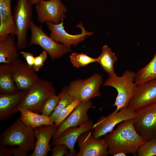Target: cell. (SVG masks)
Masks as SVG:
<instances>
[{"label": "cell", "mask_w": 156, "mask_h": 156, "mask_svg": "<svg viewBox=\"0 0 156 156\" xmlns=\"http://www.w3.org/2000/svg\"><path fill=\"white\" fill-rule=\"evenodd\" d=\"M54 94H56V90L52 83L40 78L28 90L24 98L16 107V112L19 109L23 108L39 114L45 101Z\"/></svg>", "instance_id": "obj_4"}, {"label": "cell", "mask_w": 156, "mask_h": 156, "mask_svg": "<svg viewBox=\"0 0 156 156\" xmlns=\"http://www.w3.org/2000/svg\"><path fill=\"white\" fill-rule=\"evenodd\" d=\"M155 138V139H156V138Z\"/></svg>", "instance_id": "obj_36"}, {"label": "cell", "mask_w": 156, "mask_h": 156, "mask_svg": "<svg viewBox=\"0 0 156 156\" xmlns=\"http://www.w3.org/2000/svg\"><path fill=\"white\" fill-rule=\"evenodd\" d=\"M59 94L60 95L59 103L53 112L49 116L54 124L61 110L75 100L69 94L67 86L63 87Z\"/></svg>", "instance_id": "obj_25"}, {"label": "cell", "mask_w": 156, "mask_h": 156, "mask_svg": "<svg viewBox=\"0 0 156 156\" xmlns=\"http://www.w3.org/2000/svg\"><path fill=\"white\" fill-rule=\"evenodd\" d=\"M102 82V76L96 73L86 79L73 80L67 86L75 100L84 102L101 96L100 88Z\"/></svg>", "instance_id": "obj_5"}, {"label": "cell", "mask_w": 156, "mask_h": 156, "mask_svg": "<svg viewBox=\"0 0 156 156\" xmlns=\"http://www.w3.org/2000/svg\"><path fill=\"white\" fill-rule=\"evenodd\" d=\"M156 79V51L152 59L144 67L135 73V81L137 85Z\"/></svg>", "instance_id": "obj_24"}, {"label": "cell", "mask_w": 156, "mask_h": 156, "mask_svg": "<svg viewBox=\"0 0 156 156\" xmlns=\"http://www.w3.org/2000/svg\"><path fill=\"white\" fill-rule=\"evenodd\" d=\"M133 125L147 142L156 137V103L135 110Z\"/></svg>", "instance_id": "obj_8"}, {"label": "cell", "mask_w": 156, "mask_h": 156, "mask_svg": "<svg viewBox=\"0 0 156 156\" xmlns=\"http://www.w3.org/2000/svg\"><path fill=\"white\" fill-rule=\"evenodd\" d=\"M93 125L92 121L89 120L77 127L69 128L64 130L58 137L53 139L51 145L64 144L69 149L70 156H74L75 153L74 146L78 138L83 133L92 130Z\"/></svg>", "instance_id": "obj_17"}, {"label": "cell", "mask_w": 156, "mask_h": 156, "mask_svg": "<svg viewBox=\"0 0 156 156\" xmlns=\"http://www.w3.org/2000/svg\"><path fill=\"white\" fill-rule=\"evenodd\" d=\"M57 127L54 126L43 125L34 129L36 144L33 153L29 156H46L52 149L50 140L55 133Z\"/></svg>", "instance_id": "obj_16"}, {"label": "cell", "mask_w": 156, "mask_h": 156, "mask_svg": "<svg viewBox=\"0 0 156 156\" xmlns=\"http://www.w3.org/2000/svg\"><path fill=\"white\" fill-rule=\"evenodd\" d=\"M35 5L38 20L41 24L59 23L66 17L67 9L61 0H40Z\"/></svg>", "instance_id": "obj_11"}, {"label": "cell", "mask_w": 156, "mask_h": 156, "mask_svg": "<svg viewBox=\"0 0 156 156\" xmlns=\"http://www.w3.org/2000/svg\"><path fill=\"white\" fill-rule=\"evenodd\" d=\"M0 41L10 35L16 36L17 30L11 11V0H0Z\"/></svg>", "instance_id": "obj_18"}, {"label": "cell", "mask_w": 156, "mask_h": 156, "mask_svg": "<svg viewBox=\"0 0 156 156\" xmlns=\"http://www.w3.org/2000/svg\"><path fill=\"white\" fill-rule=\"evenodd\" d=\"M30 0H18L14 9L13 18L17 30L16 47L23 50L27 47L28 29L30 27L32 14Z\"/></svg>", "instance_id": "obj_6"}, {"label": "cell", "mask_w": 156, "mask_h": 156, "mask_svg": "<svg viewBox=\"0 0 156 156\" xmlns=\"http://www.w3.org/2000/svg\"><path fill=\"white\" fill-rule=\"evenodd\" d=\"M14 36L9 35L0 41V63L12 65L18 59L19 55Z\"/></svg>", "instance_id": "obj_20"}, {"label": "cell", "mask_w": 156, "mask_h": 156, "mask_svg": "<svg viewBox=\"0 0 156 156\" xmlns=\"http://www.w3.org/2000/svg\"><path fill=\"white\" fill-rule=\"evenodd\" d=\"M18 111L20 112V117L23 122L33 129L43 125L54 126L49 117L25 109H20Z\"/></svg>", "instance_id": "obj_22"}, {"label": "cell", "mask_w": 156, "mask_h": 156, "mask_svg": "<svg viewBox=\"0 0 156 156\" xmlns=\"http://www.w3.org/2000/svg\"><path fill=\"white\" fill-rule=\"evenodd\" d=\"M135 110L128 108L114 111L106 116H101L94 124L92 135L95 138L103 136L112 131L115 126L127 120L133 119Z\"/></svg>", "instance_id": "obj_9"}, {"label": "cell", "mask_w": 156, "mask_h": 156, "mask_svg": "<svg viewBox=\"0 0 156 156\" xmlns=\"http://www.w3.org/2000/svg\"><path fill=\"white\" fill-rule=\"evenodd\" d=\"M47 53L42 51L38 56L35 57L33 68L35 72H37L43 66L47 57Z\"/></svg>", "instance_id": "obj_31"}, {"label": "cell", "mask_w": 156, "mask_h": 156, "mask_svg": "<svg viewBox=\"0 0 156 156\" xmlns=\"http://www.w3.org/2000/svg\"><path fill=\"white\" fill-rule=\"evenodd\" d=\"M69 58L73 66L78 68L97 62V58L92 57L83 53H73L69 56Z\"/></svg>", "instance_id": "obj_26"}, {"label": "cell", "mask_w": 156, "mask_h": 156, "mask_svg": "<svg viewBox=\"0 0 156 156\" xmlns=\"http://www.w3.org/2000/svg\"><path fill=\"white\" fill-rule=\"evenodd\" d=\"M113 156H126L127 154L122 152H120L114 154Z\"/></svg>", "instance_id": "obj_34"}, {"label": "cell", "mask_w": 156, "mask_h": 156, "mask_svg": "<svg viewBox=\"0 0 156 156\" xmlns=\"http://www.w3.org/2000/svg\"><path fill=\"white\" fill-rule=\"evenodd\" d=\"M92 106V102L90 100L81 102L57 127L53 139L58 137L66 129L77 127L88 121L89 119L88 112Z\"/></svg>", "instance_id": "obj_14"}, {"label": "cell", "mask_w": 156, "mask_h": 156, "mask_svg": "<svg viewBox=\"0 0 156 156\" xmlns=\"http://www.w3.org/2000/svg\"><path fill=\"white\" fill-rule=\"evenodd\" d=\"M52 149V156H70V151L68 147L65 145L57 144L53 145Z\"/></svg>", "instance_id": "obj_30"}, {"label": "cell", "mask_w": 156, "mask_h": 156, "mask_svg": "<svg viewBox=\"0 0 156 156\" xmlns=\"http://www.w3.org/2000/svg\"><path fill=\"white\" fill-rule=\"evenodd\" d=\"M63 20L57 24H55L49 21H47L46 23L51 32L49 36L55 41L61 43L68 48H70L72 45L76 46L78 44L83 41L88 36L93 34L92 32L87 31L80 23L77 25V27L81 29V33L77 35L70 34L65 30Z\"/></svg>", "instance_id": "obj_12"}, {"label": "cell", "mask_w": 156, "mask_h": 156, "mask_svg": "<svg viewBox=\"0 0 156 156\" xmlns=\"http://www.w3.org/2000/svg\"><path fill=\"white\" fill-rule=\"evenodd\" d=\"M137 156H156V139H151L142 145L138 150Z\"/></svg>", "instance_id": "obj_28"}, {"label": "cell", "mask_w": 156, "mask_h": 156, "mask_svg": "<svg viewBox=\"0 0 156 156\" xmlns=\"http://www.w3.org/2000/svg\"><path fill=\"white\" fill-rule=\"evenodd\" d=\"M20 53L25 59L27 64L30 67L33 68L35 58L34 55L24 51H21Z\"/></svg>", "instance_id": "obj_32"}, {"label": "cell", "mask_w": 156, "mask_h": 156, "mask_svg": "<svg viewBox=\"0 0 156 156\" xmlns=\"http://www.w3.org/2000/svg\"><path fill=\"white\" fill-rule=\"evenodd\" d=\"M35 144L34 129L24 123L21 117L3 131L0 136V145L16 146L27 151H33Z\"/></svg>", "instance_id": "obj_2"}, {"label": "cell", "mask_w": 156, "mask_h": 156, "mask_svg": "<svg viewBox=\"0 0 156 156\" xmlns=\"http://www.w3.org/2000/svg\"><path fill=\"white\" fill-rule=\"evenodd\" d=\"M80 102L79 100H75L63 108L59 113L54 122L55 126L57 127L68 117Z\"/></svg>", "instance_id": "obj_29"}, {"label": "cell", "mask_w": 156, "mask_h": 156, "mask_svg": "<svg viewBox=\"0 0 156 156\" xmlns=\"http://www.w3.org/2000/svg\"><path fill=\"white\" fill-rule=\"evenodd\" d=\"M29 28L31 36L29 45L36 44L40 46L46 51L52 60L58 59L71 49L62 44H60L47 35L41 27L31 21Z\"/></svg>", "instance_id": "obj_7"}, {"label": "cell", "mask_w": 156, "mask_h": 156, "mask_svg": "<svg viewBox=\"0 0 156 156\" xmlns=\"http://www.w3.org/2000/svg\"><path fill=\"white\" fill-rule=\"evenodd\" d=\"M92 130L83 133L77 141L79 151L76 156H107L109 155L108 146L102 137L95 138L92 135Z\"/></svg>", "instance_id": "obj_10"}, {"label": "cell", "mask_w": 156, "mask_h": 156, "mask_svg": "<svg viewBox=\"0 0 156 156\" xmlns=\"http://www.w3.org/2000/svg\"><path fill=\"white\" fill-rule=\"evenodd\" d=\"M14 80L19 90H29L40 78L33 68L18 59L12 65Z\"/></svg>", "instance_id": "obj_15"}, {"label": "cell", "mask_w": 156, "mask_h": 156, "mask_svg": "<svg viewBox=\"0 0 156 156\" xmlns=\"http://www.w3.org/2000/svg\"><path fill=\"white\" fill-rule=\"evenodd\" d=\"M40 0H30L32 5L36 4Z\"/></svg>", "instance_id": "obj_35"}, {"label": "cell", "mask_w": 156, "mask_h": 156, "mask_svg": "<svg viewBox=\"0 0 156 156\" xmlns=\"http://www.w3.org/2000/svg\"><path fill=\"white\" fill-rule=\"evenodd\" d=\"M135 73L133 71L127 70L120 76L116 74L109 75L104 82L103 86L113 87L117 91V95L113 105L116 107L115 112L128 107L137 86L135 81Z\"/></svg>", "instance_id": "obj_3"}, {"label": "cell", "mask_w": 156, "mask_h": 156, "mask_svg": "<svg viewBox=\"0 0 156 156\" xmlns=\"http://www.w3.org/2000/svg\"><path fill=\"white\" fill-rule=\"evenodd\" d=\"M28 90L13 94H0V120L7 119L16 113L15 109L24 98Z\"/></svg>", "instance_id": "obj_19"}, {"label": "cell", "mask_w": 156, "mask_h": 156, "mask_svg": "<svg viewBox=\"0 0 156 156\" xmlns=\"http://www.w3.org/2000/svg\"><path fill=\"white\" fill-rule=\"evenodd\" d=\"M27 152L18 147L8 149L10 156L12 155L15 156H26L27 155Z\"/></svg>", "instance_id": "obj_33"}, {"label": "cell", "mask_w": 156, "mask_h": 156, "mask_svg": "<svg viewBox=\"0 0 156 156\" xmlns=\"http://www.w3.org/2000/svg\"><path fill=\"white\" fill-rule=\"evenodd\" d=\"M97 62L109 75L116 74L114 65L118 59L115 54L108 45H105L103 46L101 53L97 57Z\"/></svg>", "instance_id": "obj_23"}, {"label": "cell", "mask_w": 156, "mask_h": 156, "mask_svg": "<svg viewBox=\"0 0 156 156\" xmlns=\"http://www.w3.org/2000/svg\"><path fill=\"white\" fill-rule=\"evenodd\" d=\"M103 136L108 154L112 156L120 152L137 156L140 147L146 142L135 129L133 119L123 121L116 129Z\"/></svg>", "instance_id": "obj_1"}, {"label": "cell", "mask_w": 156, "mask_h": 156, "mask_svg": "<svg viewBox=\"0 0 156 156\" xmlns=\"http://www.w3.org/2000/svg\"><path fill=\"white\" fill-rule=\"evenodd\" d=\"M60 99L59 94H53L49 97L45 101L40 110L41 114L49 117L53 112L57 106Z\"/></svg>", "instance_id": "obj_27"}, {"label": "cell", "mask_w": 156, "mask_h": 156, "mask_svg": "<svg viewBox=\"0 0 156 156\" xmlns=\"http://www.w3.org/2000/svg\"><path fill=\"white\" fill-rule=\"evenodd\" d=\"M19 91L14 80L12 65L6 64H1L0 94H13Z\"/></svg>", "instance_id": "obj_21"}, {"label": "cell", "mask_w": 156, "mask_h": 156, "mask_svg": "<svg viewBox=\"0 0 156 156\" xmlns=\"http://www.w3.org/2000/svg\"><path fill=\"white\" fill-rule=\"evenodd\" d=\"M156 103V79L137 85L128 108L135 110Z\"/></svg>", "instance_id": "obj_13"}]
</instances>
